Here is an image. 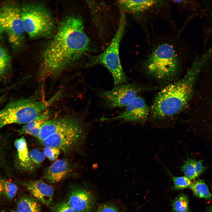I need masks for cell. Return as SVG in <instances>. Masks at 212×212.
I'll return each instance as SVG.
<instances>
[{"mask_svg":"<svg viewBox=\"0 0 212 212\" xmlns=\"http://www.w3.org/2000/svg\"><path fill=\"white\" fill-rule=\"evenodd\" d=\"M20 184L39 201L47 206L51 205L54 190L50 185L40 180H25Z\"/></svg>","mask_w":212,"mask_h":212,"instance_id":"4fadbf2b","label":"cell"},{"mask_svg":"<svg viewBox=\"0 0 212 212\" xmlns=\"http://www.w3.org/2000/svg\"><path fill=\"white\" fill-rule=\"evenodd\" d=\"M189 188L197 197L206 199H212V194L202 180H198L192 183Z\"/></svg>","mask_w":212,"mask_h":212,"instance_id":"d6986e66","label":"cell"},{"mask_svg":"<svg viewBox=\"0 0 212 212\" xmlns=\"http://www.w3.org/2000/svg\"><path fill=\"white\" fill-rule=\"evenodd\" d=\"M149 112V107L144 99L140 96L134 98L120 114L111 117H102L98 121L106 122L120 120L122 122H140L145 121Z\"/></svg>","mask_w":212,"mask_h":212,"instance_id":"30bf717a","label":"cell"},{"mask_svg":"<svg viewBox=\"0 0 212 212\" xmlns=\"http://www.w3.org/2000/svg\"><path fill=\"white\" fill-rule=\"evenodd\" d=\"M196 160L189 158L184 161L183 165L181 167V170L184 174V176L191 180L195 179L199 176L196 169L195 162Z\"/></svg>","mask_w":212,"mask_h":212,"instance_id":"44dd1931","label":"cell"},{"mask_svg":"<svg viewBox=\"0 0 212 212\" xmlns=\"http://www.w3.org/2000/svg\"><path fill=\"white\" fill-rule=\"evenodd\" d=\"M172 179L174 185L173 189L177 190L189 188L192 182L191 180L185 176H175L169 173Z\"/></svg>","mask_w":212,"mask_h":212,"instance_id":"603a6c76","label":"cell"},{"mask_svg":"<svg viewBox=\"0 0 212 212\" xmlns=\"http://www.w3.org/2000/svg\"><path fill=\"white\" fill-rule=\"evenodd\" d=\"M4 30L1 22V11L0 8V37L2 33L4 32Z\"/></svg>","mask_w":212,"mask_h":212,"instance_id":"f1b7e54d","label":"cell"},{"mask_svg":"<svg viewBox=\"0 0 212 212\" xmlns=\"http://www.w3.org/2000/svg\"><path fill=\"white\" fill-rule=\"evenodd\" d=\"M51 116L50 112L47 110L33 120L24 125L19 130V133L29 135L37 138L42 125Z\"/></svg>","mask_w":212,"mask_h":212,"instance_id":"9a60e30c","label":"cell"},{"mask_svg":"<svg viewBox=\"0 0 212 212\" xmlns=\"http://www.w3.org/2000/svg\"><path fill=\"white\" fill-rule=\"evenodd\" d=\"M18 187L14 183L0 176V197L12 200L16 196Z\"/></svg>","mask_w":212,"mask_h":212,"instance_id":"ac0fdd59","label":"cell"},{"mask_svg":"<svg viewBox=\"0 0 212 212\" xmlns=\"http://www.w3.org/2000/svg\"><path fill=\"white\" fill-rule=\"evenodd\" d=\"M61 95L59 91L47 100H38L31 97L9 102L0 111V129L10 124L29 123L47 110Z\"/></svg>","mask_w":212,"mask_h":212,"instance_id":"277c9868","label":"cell"},{"mask_svg":"<svg viewBox=\"0 0 212 212\" xmlns=\"http://www.w3.org/2000/svg\"><path fill=\"white\" fill-rule=\"evenodd\" d=\"M29 154L30 160L34 166L41 165L46 158L43 152L37 149L29 151Z\"/></svg>","mask_w":212,"mask_h":212,"instance_id":"cb8c5ba5","label":"cell"},{"mask_svg":"<svg viewBox=\"0 0 212 212\" xmlns=\"http://www.w3.org/2000/svg\"><path fill=\"white\" fill-rule=\"evenodd\" d=\"M20 212H41V205L37 199L28 196L19 198L16 203V209Z\"/></svg>","mask_w":212,"mask_h":212,"instance_id":"e0dca14e","label":"cell"},{"mask_svg":"<svg viewBox=\"0 0 212 212\" xmlns=\"http://www.w3.org/2000/svg\"><path fill=\"white\" fill-rule=\"evenodd\" d=\"M61 152V151L58 149L50 147H45L43 151L46 157L51 161L56 160Z\"/></svg>","mask_w":212,"mask_h":212,"instance_id":"d4e9b609","label":"cell"},{"mask_svg":"<svg viewBox=\"0 0 212 212\" xmlns=\"http://www.w3.org/2000/svg\"><path fill=\"white\" fill-rule=\"evenodd\" d=\"M140 89L134 84H124L114 87L109 90L98 92L105 106L109 109L126 107L137 95Z\"/></svg>","mask_w":212,"mask_h":212,"instance_id":"9c48e42d","label":"cell"},{"mask_svg":"<svg viewBox=\"0 0 212 212\" xmlns=\"http://www.w3.org/2000/svg\"><path fill=\"white\" fill-rule=\"evenodd\" d=\"M146 70L156 78L168 80L179 71L180 62L174 47L168 43L157 46L144 62Z\"/></svg>","mask_w":212,"mask_h":212,"instance_id":"8992f818","label":"cell"},{"mask_svg":"<svg viewBox=\"0 0 212 212\" xmlns=\"http://www.w3.org/2000/svg\"><path fill=\"white\" fill-rule=\"evenodd\" d=\"M86 118L75 115L50 118L42 125L37 138L44 147L57 148L65 154L84 153L90 127Z\"/></svg>","mask_w":212,"mask_h":212,"instance_id":"7a4b0ae2","label":"cell"},{"mask_svg":"<svg viewBox=\"0 0 212 212\" xmlns=\"http://www.w3.org/2000/svg\"><path fill=\"white\" fill-rule=\"evenodd\" d=\"M207 212H212V206L209 207L208 209Z\"/></svg>","mask_w":212,"mask_h":212,"instance_id":"f546056e","label":"cell"},{"mask_svg":"<svg viewBox=\"0 0 212 212\" xmlns=\"http://www.w3.org/2000/svg\"><path fill=\"white\" fill-rule=\"evenodd\" d=\"M11 57L7 50L0 45V78L4 75L9 67Z\"/></svg>","mask_w":212,"mask_h":212,"instance_id":"7402d4cb","label":"cell"},{"mask_svg":"<svg viewBox=\"0 0 212 212\" xmlns=\"http://www.w3.org/2000/svg\"><path fill=\"white\" fill-rule=\"evenodd\" d=\"M4 32L14 49L22 45L25 33L21 16V8L14 3H7L0 8Z\"/></svg>","mask_w":212,"mask_h":212,"instance_id":"ba28073f","label":"cell"},{"mask_svg":"<svg viewBox=\"0 0 212 212\" xmlns=\"http://www.w3.org/2000/svg\"><path fill=\"white\" fill-rule=\"evenodd\" d=\"M51 212H75L69 205L67 201H60L53 205Z\"/></svg>","mask_w":212,"mask_h":212,"instance_id":"484cf974","label":"cell"},{"mask_svg":"<svg viewBox=\"0 0 212 212\" xmlns=\"http://www.w3.org/2000/svg\"><path fill=\"white\" fill-rule=\"evenodd\" d=\"M117 3L124 11L137 13L148 10L162 2L160 1L155 0H122L118 1Z\"/></svg>","mask_w":212,"mask_h":212,"instance_id":"5bb4252c","label":"cell"},{"mask_svg":"<svg viewBox=\"0 0 212 212\" xmlns=\"http://www.w3.org/2000/svg\"><path fill=\"white\" fill-rule=\"evenodd\" d=\"M14 145L17 151L19 161L22 168L27 171H32L34 166L30 159L25 139L22 137L16 139Z\"/></svg>","mask_w":212,"mask_h":212,"instance_id":"2e32d148","label":"cell"},{"mask_svg":"<svg viewBox=\"0 0 212 212\" xmlns=\"http://www.w3.org/2000/svg\"><path fill=\"white\" fill-rule=\"evenodd\" d=\"M174 212H190L188 196L183 193L179 194L172 203Z\"/></svg>","mask_w":212,"mask_h":212,"instance_id":"ffe728a7","label":"cell"},{"mask_svg":"<svg viewBox=\"0 0 212 212\" xmlns=\"http://www.w3.org/2000/svg\"><path fill=\"white\" fill-rule=\"evenodd\" d=\"M66 201L75 212H93L96 198L88 189L74 186L69 191Z\"/></svg>","mask_w":212,"mask_h":212,"instance_id":"8fae6325","label":"cell"},{"mask_svg":"<svg viewBox=\"0 0 212 212\" xmlns=\"http://www.w3.org/2000/svg\"><path fill=\"white\" fill-rule=\"evenodd\" d=\"M8 212H20L18 211L16 209L14 210H12L9 211Z\"/></svg>","mask_w":212,"mask_h":212,"instance_id":"4dcf8cb0","label":"cell"},{"mask_svg":"<svg viewBox=\"0 0 212 212\" xmlns=\"http://www.w3.org/2000/svg\"><path fill=\"white\" fill-rule=\"evenodd\" d=\"M89 46L82 19L75 16L66 18L43 52L40 75H58L79 59L88 50Z\"/></svg>","mask_w":212,"mask_h":212,"instance_id":"6da1fadb","label":"cell"},{"mask_svg":"<svg viewBox=\"0 0 212 212\" xmlns=\"http://www.w3.org/2000/svg\"><path fill=\"white\" fill-rule=\"evenodd\" d=\"M78 167V165L66 158L55 161L45 170L43 178L50 183L59 182L69 176Z\"/></svg>","mask_w":212,"mask_h":212,"instance_id":"7c38bea8","label":"cell"},{"mask_svg":"<svg viewBox=\"0 0 212 212\" xmlns=\"http://www.w3.org/2000/svg\"><path fill=\"white\" fill-rule=\"evenodd\" d=\"M206 61L203 57L195 59L181 79L170 84L158 93L151 107L153 117L163 119L172 117L186 107L192 96L198 75Z\"/></svg>","mask_w":212,"mask_h":212,"instance_id":"3957f363","label":"cell"},{"mask_svg":"<svg viewBox=\"0 0 212 212\" xmlns=\"http://www.w3.org/2000/svg\"><path fill=\"white\" fill-rule=\"evenodd\" d=\"M21 9L25 33L30 38L45 37L53 34L55 22L46 8L41 5L29 4L24 5Z\"/></svg>","mask_w":212,"mask_h":212,"instance_id":"52a82bcc","label":"cell"},{"mask_svg":"<svg viewBox=\"0 0 212 212\" xmlns=\"http://www.w3.org/2000/svg\"><path fill=\"white\" fill-rule=\"evenodd\" d=\"M211 32H212V27L211 29Z\"/></svg>","mask_w":212,"mask_h":212,"instance_id":"d6a6232c","label":"cell"},{"mask_svg":"<svg viewBox=\"0 0 212 212\" xmlns=\"http://www.w3.org/2000/svg\"><path fill=\"white\" fill-rule=\"evenodd\" d=\"M96 212H120L118 206L113 203H105L98 205Z\"/></svg>","mask_w":212,"mask_h":212,"instance_id":"4316f807","label":"cell"},{"mask_svg":"<svg viewBox=\"0 0 212 212\" xmlns=\"http://www.w3.org/2000/svg\"><path fill=\"white\" fill-rule=\"evenodd\" d=\"M202 162L203 160H196L195 162V166L196 171L199 176L205 170V168L203 165Z\"/></svg>","mask_w":212,"mask_h":212,"instance_id":"83f0119b","label":"cell"},{"mask_svg":"<svg viewBox=\"0 0 212 212\" xmlns=\"http://www.w3.org/2000/svg\"><path fill=\"white\" fill-rule=\"evenodd\" d=\"M4 99L3 96H0V103L2 102Z\"/></svg>","mask_w":212,"mask_h":212,"instance_id":"1f68e13d","label":"cell"},{"mask_svg":"<svg viewBox=\"0 0 212 212\" xmlns=\"http://www.w3.org/2000/svg\"><path fill=\"white\" fill-rule=\"evenodd\" d=\"M125 24V17L124 13L122 12L117 30L108 46L101 54L90 57L86 65L87 67L97 64L105 66L112 76L114 87L125 84L128 80L122 67L119 55L120 44Z\"/></svg>","mask_w":212,"mask_h":212,"instance_id":"5b68a950","label":"cell"}]
</instances>
